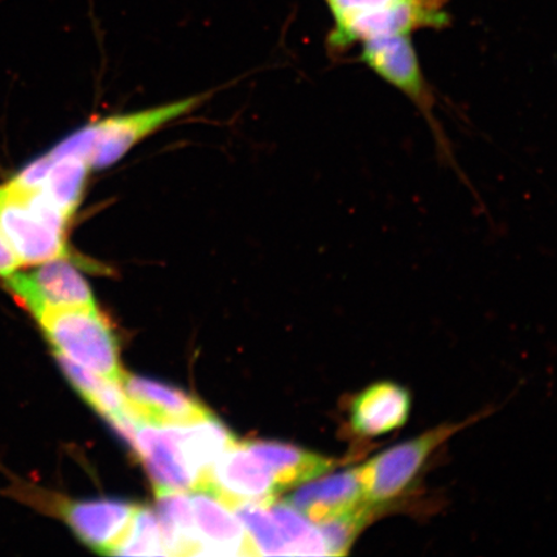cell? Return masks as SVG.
Segmentation results:
<instances>
[{
	"instance_id": "cell-21",
	"label": "cell",
	"mask_w": 557,
	"mask_h": 557,
	"mask_svg": "<svg viewBox=\"0 0 557 557\" xmlns=\"http://www.w3.org/2000/svg\"><path fill=\"white\" fill-rule=\"evenodd\" d=\"M110 555L165 556V547L156 513L148 507H138L127 532Z\"/></svg>"
},
{
	"instance_id": "cell-10",
	"label": "cell",
	"mask_w": 557,
	"mask_h": 557,
	"mask_svg": "<svg viewBox=\"0 0 557 557\" xmlns=\"http://www.w3.org/2000/svg\"><path fill=\"white\" fill-rule=\"evenodd\" d=\"M62 519L86 546L110 555L134 519L138 506L123 499L69 500L59 507Z\"/></svg>"
},
{
	"instance_id": "cell-9",
	"label": "cell",
	"mask_w": 557,
	"mask_h": 557,
	"mask_svg": "<svg viewBox=\"0 0 557 557\" xmlns=\"http://www.w3.org/2000/svg\"><path fill=\"white\" fill-rule=\"evenodd\" d=\"M205 487L218 494L230 506L270 504L278 494L268 466L246 444L239 443L215 461Z\"/></svg>"
},
{
	"instance_id": "cell-12",
	"label": "cell",
	"mask_w": 557,
	"mask_h": 557,
	"mask_svg": "<svg viewBox=\"0 0 557 557\" xmlns=\"http://www.w3.org/2000/svg\"><path fill=\"white\" fill-rule=\"evenodd\" d=\"M121 383L132 410L141 421L176 424L211 414L193 396L164 383L129 374H124Z\"/></svg>"
},
{
	"instance_id": "cell-18",
	"label": "cell",
	"mask_w": 557,
	"mask_h": 557,
	"mask_svg": "<svg viewBox=\"0 0 557 557\" xmlns=\"http://www.w3.org/2000/svg\"><path fill=\"white\" fill-rule=\"evenodd\" d=\"M48 158L51 165L38 190L70 221L81 206L90 166L79 156Z\"/></svg>"
},
{
	"instance_id": "cell-6",
	"label": "cell",
	"mask_w": 557,
	"mask_h": 557,
	"mask_svg": "<svg viewBox=\"0 0 557 557\" xmlns=\"http://www.w3.org/2000/svg\"><path fill=\"white\" fill-rule=\"evenodd\" d=\"M360 48V62L416 104L444 148V136L434 116V97L424 79L412 37L394 35L366 41Z\"/></svg>"
},
{
	"instance_id": "cell-23",
	"label": "cell",
	"mask_w": 557,
	"mask_h": 557,
	"mask_svg": "<svg viewBox=\"0 0 557 557\" xmlns=\"http://www.w3.org/2000/svg\"><path fill=\"white\" fill-rule=\"evenodd\" d=\"M20 264L16 253L13 252L9 240L5 239L2 230H0V277L5 278L16 273Z\"/></svg>"
},
{
	"instance_id": "cell-16",
	"label": "cell",
	"mask_w": 557,
	"mask_h": 557,
	"mask_svg": "<svg viewBox=\"0 0 557 557\" xmlns=\"http://www.w3.org/2000/svg\"><path fill=\"white\" fill-rule=\"evenodd\" d=\"M54 357L76 392L109 423L123 416L135 414V412L132 413L121 381L101 377V375L74 363L64 355L54 352Z\"/></svg>"
},
{
	"instance_id": "cell-14",
	"label": "cell",
	"mask_w": 557,
	"mask_h": 557,
	"mask_svg": "<svg viewBox=\"0 0 557 557\" xmlns=\"http://www.w3.org/2000/svg\"><path fill=\"white\" fill-rule=\"evenodd\" d=\"M412 399L406 388L393 382L374 383L351 404V428L361 436L392 433L407 422Z\"/></svg>"
},
{
	"instance_id": "cell-19",
	"label": "cell",
	"mask_w": 557,
	"mask_h": 557,
	"mask_svg": "<svg viewBox=\"0 0 557 557\" xmlns=\"http://www.w3.org/2000/svg\"><path fill=\"white\" fill-rule=\"evenodd\" d=\"M278 531L282 533L288 555L326 556L325 543L318 525L292 507L289 504H278L276 500L268 504Z\"/></svg>"
},
{
	"instance_id": "cell-15",
	"label": "cell",
	"mask_w": 557,
	"mask_h": 557,
	"mask_svg": "<svg viewBox=\"0 0 557 557\" xmlns=\"http://www.w3.org/2000/svg\"><path fill=\"white\" fill-rule=\"evenodd\" d=\"M246 445L268 466L278 493L309 483L336 466L329 457L294 447V445L271 442L246 443Z\"/></svg>"
},
{
	"instance_id": "cell-20",
	"label": "cell",
	"mask_w": 557,
	"mask_h": 557,
	"mask_svg": "<svg viewBox=\"0 0 557 557\" xmlns=\"http://www.w3.org/2000/svg\"><path fill=\"white\" fill-rule=\"evenodd\" d=\"M232 507L252 542L256 556L288 555L282 533L268 504L246 503Z\"/></svg>"
},
{
	"instance_id": "cell-3",
	"label": "cell",
	"mask_w": 557,
	"mask_h": 557,
	"mask_svg": "<svg viewBox=\"0 0 557 557\" xmlns=\"http://www.w3.org/2000/svg\"><path fill=\"white\" fill-rule=\"evenodd\" d=\"M35 319L54 352L101 377L122 381L120 345L108 319L96 306L46 310Z\"/></svg>"
},
{
	"instance_id": "cell-4",
	"label": "cell",
	"mask_w": 557,
	"mask_h": 557,
	"mask_svg": "<svg viewBox=\"0 0 557 557\" xmlns=\"http://www.w3.org/2000/svg\"><path fill=\"white\" fill-rule=\"evenodd\" d=\"M462 428L463 424H443L360 466L357 473L364 503L375 508L399 497L420 473L431 453Z\"/></svg>"
},
{
	"instance_id": "cell-5",
	"label": "cell",
	"mask_w": 557,
	"mask_h": 557,
	"mask_svg": "<svg viewBox=\"0 0 557 557\" xmlns=\"http://www.w3.org/2000/svg\"><path fill=\"white\" fill-rule=\"evenodd\" d=\"M0 230L24 267L66 259L65 232L47 221L23 190L0 186Z\"/></svg>"
},
{
	"instance_id": "cell-7",
	"label": "cell",
	"mask_w": 557,
	"mask_h": 557,
	"mask_svg": "<svg viewBox=\"0 0 557 557\" xmlns=\"http://www.w3.org/2000/svg\"><path fill=\"white\" fill-rule=\"evenodd\" d=\"M67 259L39 264L30 273H13L7 287L34 317L46 310L96 306L86 278Z\"/></svg>"
},
{
	"instance_id": "cell-2",
	"label": "cell",
	"mask_w": 557,
	"mask_h": 557,
	"mask_svg": "<svg viewBox=\"0 0 557 557\" xmlns=\"http://www.w3.org/2000/svg\"><path fill=\"white\" fill-rule=\"evenodd\" d=\"M205 99L206 96H194L136 113L104 117L62 139L47 154L51 158L79 156L87 159L90 170H107L145 137L190 113Z\"/></svg>"
},
{
	"instance_id": "cell-1",
	"label": "cell",
	"mask_w": 557,
	"mask_h": 557,
	"mask_svg": "<svg viewBox=\"0 0 557 557\" xmlns=\"http://www.w3.org/2000/svg\"><path fill=\"white\" fill-rule=\"evenodd\" d=\"M333 25L326 37L332 55L366 41L443 30L450 25L449 0H323Z\"/></svg>"
},
{
	"instance_id": "cell-13",
	"label": "cell",
	"mask_w": 557,
	"mask_h": 557,
	"mask_svg": "<svg viewBox=\"0 0 557 557\" xmlns=\"http://www.w3.org/2000/svg\"><path fill=\"white\" fill-rule=\"evenodd\" d=\"M292 494L288 504L313 524L357 510L364 505L357 469L313 479Z\"/></svg>"
},
{
	"instance_id": "cell-22",
	"label": "cell",
	"mask_w": 557,
	"mask_h": 557,
	"mask_svg": "<svg viewBox=\"0 0 557 557\" xmlns=\"http://www.w3.org/2000/svg\"><path fill=\"white\" fill-rule=\"evenodd\" d=\"M373 510V507L364 504L358 507L357 510L315 524L325 543L326 554L332 556L346 555L361 529L372 518Z\"/></svg>"
},
{
	"instance_id": "cell-11",
	"label": "cell",
	"mask_w": 557,
	"mask_h": 557,
	"mask_svg": "<svg viewBox=\"0 0 557 557\" xmlns=\"http://www.w3.org/2000/svg\"><path fill=\"white\" fill-rule=\"evenodd\" d=\"M191 499L199 556H256L233 507L212 491H194Z\"/></svg>"
},
{
	"instance_id": "cell-8",
	"label": "cell",
	"mask_w": 557,
	"mask_h": 557,
	"mask_svg": "<svg viewBox=\"0 0 557 557\" xmlns=\"http://www.w3.org/2000/svg\"><path fill=\"white\" fill-rule=\"evenodd\" d=\"M132 447L141 458L156 492L197 491L200 478L187 461L177 423L157 424L139 421Z\"/></svg>"
},
{
	"instance_id": "cell-17",
	"label": "cell",
	"mask_w": 557,
	"mask_h": 557,
	"mask_svg": "<svg viewBox=\"0 0 557 557\" xmlns=\"http://www.w3.org/2000/svg\"><path fill=\"white\" fill-rule=\"evenodd\" d=\"M158 496V521L166 555L199 556L191 499L185 492H162Z\"/></svg>"
}]
</instances>
